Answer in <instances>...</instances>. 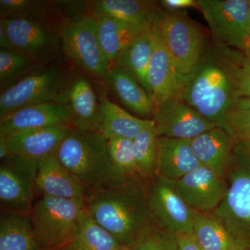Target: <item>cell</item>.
<instances>
[{
  "label": "cell",
  "mask_w": 250,
  "mask_h": 250,
  "mask_svg": "<svg viewBox=\"0 0 250 250\" xmlns=\"http://www.w3.org/2000/svg\"><path fill=\"white\" fill-rule=\"evenodd\" d=\"M131 250H177L176 234L155 225L146 229L131 247Z\"/></svg>",
  "instance_id": "35"
},
{
  "label": "cell",
  "mask_w": 250,
  "mask_h": 250,
  "mask_svg": "<svg viewBox=\"0 0 250 250\" xmlns=\"http://www.w3.org/2000/svg\"><path fill=\"white\" fill-rule=\"evenodd\" d=\"M36 187L41 197L86 200L80 183L56 154L39 161Z\"/></svg>",
  "instance_id": "19"
},
{
  "label": "cell",
  "mask_w": 250,
  "mask_h": 250,
  "mask_svg": "<svg viewBox=\"0 0 250 250\" xmlns=\"http://www.w3.org/2000/svg\"><path fill=\"white\" fill-rule=\"evenodd\" d=\"M233 147L232 138L220 127L208 130L191 140L192 152L201 165L222 176H225Z\"/></svg>",
  "instance_id": "23"
},
{
  "label": "cell",
  "mask_w": 250,
  "mask_h": 250,
  "mask_svg": "<svg viewBox=\"0 0 250 250\" xmlns=\"http://www.w3.org/2000/svg\"><path fill=\"white\" fill-rule=\"evenodd\" d=\"M214 38L220 47L246 49L249 0H197Z\"/></svg>",
  "instance_id": "10"
},
{
  "label": "cell",
  "mask_w": 250,
  "mask_h": 250,
  "mask_svg": "<svg viewBox=\"0 0 250 250\" xmlns=\"http://www.w3.org/2000/svg\"><path fill=\"white\" fill-rule=\"evenodd\" d=\"M103 79L121 103L131 111L141 117L153 115L154 106L152 98L129 70L112 66Z\"/></svg>",
  "instance_id": "21"
},
{
  "label": "cell",
  "mask_w": 250,
  "mask_h": 250,
  "mask_svg": "<svg viewBox=\"0 0 250 250\" xmlns=\"http://www.w3.org/2000/svg\"><path fill=\"white\" fill-rule=\"evenodd\" d=\"M153 30L154 47L147 78L151 90V98L155 108L167 99L177 97L184 80L177 63L154 24Z\"/></svg>",
  "instance_id": "15"
},
{
  "label": "cell",
  "mask_w": 250,
  "mask_h": 250,
  "mask_svg": "<svg viewBox=\"0 0 250 250\" xmlns=\"http://www.w3.org/2000/svg\"><path fill=\"white\" fill-rule=\"evenodd\" d=\"M73 113L67 105L52 102L18 110L0 120V135L54 126H72Z\"/></svg>",
  "instance_id": "16"
},
{
  "label": "cell",
  "mask_w": 250,
  "mask_h": 250,
  "mask_svg": "<svg viewBox=\"0 0 250 250\" xmlns=\"http://www.w3.org/2000/svg\"><path fill=\"white\" fill-rule=\"evenodd\" d=\"M57 250H71V248H70V245H68V246L64 247V248H61V249Z\"/></svg>",
  "instance_id": "42"
},
{
  "label": "cell",
  "mask_w": 250,
  "mask_h": 250,
  "mask_svg": "<svg viewBox=\"0 0 250 250\" xmlns=\"http://www.w3.org/2000/svg\"><path fill=\"white\" fill-rule=\"evenodd\" d=\"M60 39L67 58L88 73L103 78L111 64L100 45L92 16H81L62 26Z\"/></svg>",
  "instance_id": "9"
},
{
  "label": "cell",
  "mask_w": 250,
  "mask_h": 250,
  "mask_svg": "<svg viewBox=\"0 0 250 250\" xmlns=\"http://www.w3.org/2000/svg\"><path fill=\"white\" fill-rule=\"evenodd\" d=\"M246 50H248V52H250V37L249 40L248 41V42H247Z\"/></svg>",
  "instance_id": "43"
},
{
  "label": "cell",
  "mask_w": 250,
  "mask_h": 250,
  "mask_svg": "<svg viewBox=\"0 0 250 250\" xmlns=\"http://www.w3.org/2000/svg\"><path fill=\"white\" fill-rule=\"evenodd\" d=\"M50 3L41 0H0V14L3 18L40 20L48 14Z\"/></svg>",
  "instance_id": "34"
},
{
  "label": "cell",
  "mask_w": 250,
  "mask_h": 250,
  "mask_svg": "<svg viewBox=\"0 0 250 250\" xmlns=\"http://www.w3.org/2000/svg\"><path fill=\"white\" fill-rule=\"evenodd\" d=\"M145 185L154 225L174 234L192 233L193 209L180 196L172 181L156 175Z\"/></svg>",
  "instance_id": "11"
},
{
  "label": "cell",
  "mask_w": 250,
  "mask_h": 250,
  "mask_svg": "<svg viewBox=\"0 0 250 250\" xmlns=\"http://www.w3.org/2000/svg\"><path fill=\"white\" fill-rule=\"evenodd\" d=\"M154 42L152 24V27L135 39L118 54L113 65V66L122 67L131 72L150 97L151 90L148 84L147 75Z\"/></svg>",
  "instance_id": "27"
},
{
  "label": "cell",
  "mask_w": 250,
  "mask_h": 250,
  "mask_svg": "<svg viewBox=\"0 0 250 250\" xmlns=\"http://www.w3.org/2000/svg\"><path fill=\"white\" fill-rule=\"evenodd\" d=\"M134 152L140 178L145 183L154 179L158 172L159 138L152 120L134 139Z\"/></svg>",
  "instance_id": "30"
},
{
  "label": "cell",
  "mask_w": 250,
  "mask_h": 250,
  "mask_svg": "<svg viewBox=\"0 0 250 250\" xmlns=\"http://www.w3.org/2000/svg\"><path fill=\"white\" fill-rule=\"evenodd\" d=\"M39 162L9 154L0 164L1 213L29 215L36 195Z\"/></svg>",
  "instance_id": "8"
},
{
  "label": "cell",
  "mask_w": 250,
  "mask_h": 250,
  "mask_svg": "<svg viewBox=\"0 0 250 250\" xmlns=\"http://www.w3.org/2000/svg\"><path fill=\"white\" fill-rule=\"evenodd\" d=\"M84 200L42 197L33 206L29 216L41 244L57 250L72 243L76 233Z\"/></svg>",
  "instance_id": "5"
},
{
  "label": "cell",
  "mask_w": 250,
  "mask_h": 250,
  "mask_svg": "<svg viewBox=\"0 0 250 250\" xmlns=\"http://www.w3.org/2000/svg\"><path fill=\"white\" fill-rule=\"evenodd\" d=\"M153 24L177 63L184 81L203 55L201 31L187 15L179 11H159Z\"/></svg>",
  "instance_id": "6"
},
{
  "label": "cell",
  "mask_w": 250,
  "mask_h": 250,
  "mask_svg": "<svg viewBox=\"0 0 250 250\" xmlns=\"http://www.w3.org/2000/svg\"><path fill=\"white\" fill-rule=\"evenodd\" d=\"M99 109L100 132L106 141L113 136L134 139L152 121L132 116L104 95L99 100Z\"/></svg>",
  "instance_id": "24"
},
{
  "label": "cell",
  "mask_w": 250,
  "mask_h": 250,
  "mask_svg": "<svg viewBox=\"0 0 250 250\" xmlns=\"http://www.w3.org/2000/svg\"><path fill=\"white\" fill-rule=\"evenodd\" d=\"M224 129L231 136L234 146L250 156V99L240 97L225 120Z\"/></svg>",
  "instance_id": "31"
},
{
  "label": "cell",
  "mask_w": 250,
  "mask_h": 250,
  "mask_svg": "<svg viewBox=\"0 0 250 250\" xmlns=\"http://www.w3.org/2000/svg\"><path fill=\"white\" fill-rule=\"evenodd\" d=\"M228 189L212 215L232 237L239 250H250V156L234 146L225 170Z\"/></svg>",
  "instance_id": "4"
},
{
  "label": "cell",
  "mask_w": 250,
  "mask_h": 250,
  "mask_svg": "<svg viewBox=\"0 0 250 250\" xmlns=\"http://www.w3.org/2000/svg\"><path fill=\"white\" fill-rule=\"evenodd\" d=\"M56 155L80 183L86 198L128 180L112 162L107 141L99 131L71 126Z\"/></svg>",
  "instance_id": "3"
},
{
  "label": "cell",
  "mask_w": 250,
  "mask_h": 250,
  "mask_svg": "<svg viewBox=\"0 0 250 250\" xmlns=\"http://www.w3.org/2000/svg\"><path fill=\"white\" fill-rule=\"evenodd\" d=\"M85 207L97 223L128 248L154 225L146 185L140 177L95 192L87 197Z\"/></svg>",
  "instance_id": "2"
},
{
  "label": "cell",
  "mask_w": 250,
  "mask_h": 250,
  "mask_svg": "<svg viewBox=\"0 0 250 250\" xmlns=\"http://www.w3.org/2000/svg\"><path fill=\"white\" fill-rule=\"evenodd\" d=\"M72 126H54L24 130L4 136L9 154L36 161L54 155Z\"/></svg>",
  "instance_id": "17"
},
{
  "label": "cell",
  "mask_w": 250,
  "mask_h": 250,
  "mask_svg": "<svg viewBox=\"0 0 250 250\" xmlns=\"http://www.w3.org/2000/svg\"><path fill=\"white\" fill-rule=\"evenodd\" d=\"M161 2L164 7L170 11H178L189 7L198 8L197 1L195 0H164Z\"/></svg>",
  "instance_id": "38"
},
{
  "label": "cell",
  "mask_w": 250,
  "mask_h": 250,
  "mask_svg": "<svg viewBox=\"0 0 250 250\" xmlns=\"http://www.w3.org/2000/svg\"><path fill=\"white\" fill-rule=\"evenodd\" d=\"M91 16L95 21L100 45L111 67L125 47L152 26L132 24L101 15Z\"/></svg>",
  "instance_id": "22"
},
{
  "label": "cell",
  "mask_w": 250,
  "mask_h": 250,
  "mask_svg": "<svg viewBox=\"0 0 250 250\" xmlns=\"http://www.w3.org/2000/svg\"><path fill=\"white\" fill-rule=\"evenodd\" d=\"M0 22L6 29L13 50L27 56L36 63L48 62L58 53L59 38L40 21L1 18Z\"/></svg>",
  "instance_id": "12"
},
{
  "label": "cell",
  "mask_w": 250,
  "mask_h": 250,
  "mask_svg": "<svg viewBox=\"0 0 250 250\" xmlns=\"http://www.w3.org/2000/svg\"><path fill=\"white\" fill-rule=\"evenodd\" d=\"M38 64L32 59L13 49H0L1 93L34 72Z\"/></svg>",
  "instance_id": "32"
},
{
  "label": "cell",
  "mask_w": 250,
  "mask_h": 250,
  "mask_svg": "<svg viewBox=\"0 0 250 250\" xmlns=\"http://www.w3.org/2000/svg\"><path fill=\"white\" fill-rule=\"evenodd\" d=\"M248 29L250 37V0H249V8H248Z\"/></svg>",
  "instance_id": "40"
},
{
  "label": "cell",
  "mask_w": 250,
  "mask_h": 250,
  "mask_svg": "<svg viewBox=\"0 0 250 250\" xmlns=\"http://www.w3.org/2000/svg\"><path fill=\"white\" fill-rule=\"evenodd\" d=\"M0 250H48L36 236L29 215L1 213Z\"/></svg>",
  "instance_id": "25"
},
{
  "label": "cell",
  "mask_w": 250,
  "mask_h": 250,
  "mask_svg": "<svg viewBox=\"0 0 250 250\" xmlns=\"http://www.w3.org/2000/svg\"><path fill=\"white\" fill-rule=\"evenodd\" d=\"M90 8L93 14L142 25H152L159 12L154 1L142 0H96L90 3Z\"/></svg>",
  "instance_id": "26"
},
{
  "label": "cell",
  "mask_w": 250,
  "mask_h": 250,
  "mask_svg": "<svg viewBox=\"0 0 250 250\" xmlns=\"http://www.w3.org/2000/svg\"><path fill=\"white\" fill-rule=\"evenodd\" d=\"M207 53L184 80L177 98L218 127L240 98L236 80V57Z\"/></svg>",
  "instance_id": "1"
},
{
  "label": "cell",
  "mask_w": 250,
  "mask_h": 250,
  "mask_svg": "<svg viewBox=\"0 0 250 250\" xmlns=\"http://www.w3.org/2000/svg\"><path fill=\"white\" fill-rule=\"evenodd\" d=\"M192 233L204 250H239L231 235L211 213L193 210Z\"/></svg>",
  "instance_id": "28"
},
{
  "label": "cell",
  "mask_w": 250,
  "mask_h": 250,
  "mask_svg": "<svg viewBox=\"0 0 250 250\" xmlns=\"http://www.w3.org/2000/svg\"><path fill=\"white\" fill-rule=\"evenodd\" d=\"M176 237L177 250H204L192 233H178L176 234Z\"/></svg>",
  "instance_id": "37"
},
{
  "label": "cell",
  "mask_w": 250,
  "mask_h": 250,
  "mask_svg": "<svg viewBox=\"0 0 250 250\" xmlns=\"http://www.w3.org/2000/svg\"><path fill=\"white\" fill-rule=\"evenodd\" d=\"M71 250H116L121 246L107 230L95 221L86 207L80 213Z\"/></svg>",
  "instance_id": "29"
},
{
  "label": "cell",
  "mask_w": 250,
  "mask_h": 250,
  "mask_svg": "<svg viewBox=\"0 0 250 250\" xmlns=\"http://www.w3.org/2000/svg\"><path fill=\"white\" fill-rule=\"evenodd\" d=\"M112 162L126 179L139 177L134 152V139L113 136L107 140Z\"/></svg>",
  "instance_id": "33"
},
{
  "label": "cell",
  "mask_w": 250,
  "mask_h": 250,
  "mask_svg": "<svg viewBox=\"0 0 250 250\" xmlns=\"http://www.w3.org/2000/svg\"><path fill=\"white\" fill-rule=\"evenodd\" d=\"M0 47L1 49H12L9 36L1 22H0Z\"/></svg>",
  "instance_id": "39"
},
{
  "label": "cell",
  "mask_w": 250,
  "mask_h": 250,
  "mask_svg": "<svg viewBox=\"0 0 250 250\" xmlns=\"http://www.w3.org/2000/svg\"><path fill=\"white\" fill-rule=\"evenodd\" d=\"M236 80L239 96L250 99V56L236 59Z\"/></svg>",
  "instance_id": "36"
},
{
  "label": "cell",
  "mask_w": 250,
  "mask_h": 250,
  "mask_svg": "<svg viewBox=\"0 0 250 250\" xmlns=\"http://www.w3.org/2000/svg\"><path fill=\"white\" fill-rule=\"evenodd\" d=\"M56 102L71 108L73 113L72 126L100 132L99 101L88 79L80 77L67 82Z\"/></svg>",
  "instance_id": "18"
},
{
  "label": "cell",
  "mask_w": 250,
  "mask_h": 250,
  "mask_svg": "<svg viewBox=\"0 0 250 250\" xmlns=\"http://www.w3.org/2000/svg\"><path fill=\"white\" fill-rule=\"evenodd\" d=\"M191 148V140L159 138L157 175L178 180L201 166Z\"/></svg>",
  "instance_id": "20"
},
{
  "label": "cell",
  "mask_w": 250,
  "mask_h": 250,
  "mask_svg": "<svg viewBox=\"0 0 250 250\" xmlns=\"http://www.w3.org/2000/svg\"><path fill=\"white\" fill-rule=\"evenodd\" d=\"M172 182L186 203L192 209L203 213L213 212L223 201L228 189L225 176L205 166Z\"/></svg>",
  "instance_id": "14"
},
{
  "label": "cell",
  "mask_w": 250,
  "mask_h": 250,
  "mask_svg": "<svg viewBox=\"0 0 250 250\" xmlns=\"http://www.w3.org/2000/svg\"><path fill=\"white\" fill-rule=\"evenodd\" d=\"M116 250H131V248H128V247L121 246L119 248H118Z\"/></svg>",
  "instance_id": "41"
},
{
  "label": "cell",
  "mask_w": 250,
  "mask_h": 250,
  "mask_svg": "<svg viewBox=\"0 0 250 250\" xmlns=\"http://www.w3.org/2000/svg\"><path fill=\"white\" fill-rule=\"evenodd\" d=\"M67 82L66 71L59 65L34 70L1 92L0 120L22 108L56 102Z\"/></svg>",
  "instance_id": "7"
},
{
  "label": "cell",
  "mask_w": 250,
  "mask_h": 250,
  "mask_svg": "<svg viewBox=\"0 0 250 250\" xmlns=\"http://www.w3.org/2000/svg\"><path fill=\"white\" fill-rule=\"evenodd\" d=\"M152 121L158 138L192 140L218 127L177 97L167 99L156 106Z\"/></svg>",
  "instance_id": "13"
}]
</instances>
